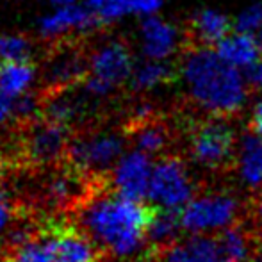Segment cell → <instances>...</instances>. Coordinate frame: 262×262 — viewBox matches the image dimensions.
Wrapping results in <instances>:
<instances>
[{
	"instance_id": "1",
	"label": "cell",
	"mask_w": 262,
	"mask_h": 262,
	"mask_svg": "<svg viewBox=\"0 0 262 262\" xmlns=\"http://www.w3.org/2000/svg\"><path fill=\"white\" fill-rule=\"evenodd\" d=\"M177 68L186 97L207 118L230 120L248 107L252 91L243 72L227 64L210 47H189Z\"/></svg>"
},
{
	"instance_id": "2",
	"label": "cell",
	"mask_w": 262,
	"mask_h": 262,
	"mask_svg": "<svg viewBox=\"0 0 262 262\" xmlns=\"http://www.w3.org/2000/svg\"><path fill=\"white\" fill-rule=\"evenodd\" d=\"M152 212L141 202L114 191L97 193L79 204L77 223L98 250L116 259H132L148 243Z\"/></svg>"
},
{
	"instance_id": "3",
	"label": "cell",
	"mask_w": 262,
	"mask_h": 262,
	"mask_svg": "<svg viewBox=\"0 0 262 262\" xmlns=\"http://www.w3.org/2000/svg\"><path fill=\"white\" fill-rule=\"evenodd\" d=\"M72 128L54 123L47 118L18 123V136L14 139L16 157L31 168H55L66 161L72 141Z\"/></svg>"
},
{
	"instance_id": "4",
	"label": "cell",
	"mask_w": 262,
	"mask_h": 262,
	"mask_svg": "<svg viewBox=\"0 0 262 262\" xmlns=\"http://www.w3.org/2000/svg\"><path fill=\"white\" fill-rule=\"evenodd\" d=\"M239 134L230 120L205 118L187 138V156L204 171H223L234 166Z\"/></svg>"
},
{
	"instance_id": "5",
	"label": "cell",
	"mask_w": 262,
	"mask_h": 262,
	"mask_svg": "<svg viewBox=\"0 0 262 262\" xmlns=\"http://www.w3.org/2000/svg\"><path fill=\"white\" fill-rule=\"evenodd\" d=\"M125 136L114 130H86L72 138L66 164L86 177L90 182L102 180L125 156Z\"/></svg>"
},
{
	"instance_id": "6",
	"label": "cell",
	"mask_w": 262,
	"mask_h": 262,
	"mask_svg": "<svg viewBox=\"0 0 262 262\" xmlns=\"http://www.w3.org/2000/svg\"><path fill=\"white\" fill-rule=\"evenodd\" d=\"M243 204L232 191L212 189L198 193L180 212L182 228L191 235H209L237 225Z\"/></svg>"
},
{
	"instance_id": "7",
	"label": "cell",
	"mask_w": 262,
	"mask_h": 262,
	"mask_svg": "<svg viewBox=\"0 0 262 262\" xmlns=\"http://www.w3.org/2000/svg\"><path fill=\"white\" fill-rule=\"evenodd\" d=\"M198 184L189 164L179 156H162L154 166L148 200L156 209L182 212L196 196Z\"/></svg>"
},
{
	"instance_id": "8",
	"label": "cell",
	"mask_w": 262,
	"mask_h": 262,
	"mask_svg": "<svg viewBox=\"0 0 262 262\" xmlns=\"http://www.w3.org/2000/svg\"><path fill=\"white\" fill-rule=\"evenodd\" d=\"M90 75V52L82 41L57 39L47 55L43 66V97L57 95L82 84Z\"/></svg>"
},
{
	"instance_id": "9",
	"label": "cell",
	"mask_w": 262,
	"mask_h": 262,
	"mask_svg": "<svg viewBox=\"0 0 262 262\" xmlns=\"http://www.w3.org/2000/svg\"><path fill=\"white\" fill-rule=\"evenodd\" d=\"M154 157L139 152V150H128L125 156L118 161L114 169L109 173V182L113 191L125 198L136 202L148 200L150 182H152Z\"/></svg>"
},
{
	"instance_id": "10",
	"label": "cell",
	"mask_w": 262,
	"mask_h": 262,
	"mask_svg": "<svg viewBox=\"0 0 262 262\" xmlns=\"http://www.w3.org/2000/svg\"><path fill=\"white\" fill-rule=\"evenodd\" d=\"M134 66L130 49L121 39L102 41L93 52H90V75L114 90L130 80Z\"/></svg>"
},
{
	"instance_id": "11",
	"label": "cell",
	"mask_w": 262,
	"mask_h": 262,
	"mask_svg": "<svg viewBox=\"0 0 262 262\" xmlns=\"http://www.w3.org/2000/svg\"><path fill=\"white\" fill-rule=\"evenodd\" d=\"M139 49L143 59L169 62L184 52V34L179 25L161 14L143 18L139 25Z\"/></svg>"
},
{
	"instance_id": "12",
	"label": "cell",
	"mask_w": 262,
	"mask_h": 262,
	"mask_svg": "<svg viewBox=\"0 0 262 262\" xmlns=\"http://www.w3.org/2000/svg\"><path fill=\"white\" fill-rule=\"evenodd\" d=\"M104 27L98 18L97 13L90 9L86 6H79V4H72V6L57 7L52 14H47L39 20V32L43 38L52 39H62L68 32L72 31H80L91 32L97 29Z\"/></svg>"
},
{
	"instance_id": "13",
	"label": "cell",
	"mask_w": 262,
	"mask_h": 262,
	"mask_svg": "<svg viewBox=\"0 0 262 262\" xmlns=\"http://www.w3.org/2000/svg\"><path fill=\"white\" fill-rule=\"evenodd\" d=\"M86 182L90 180L68 164L66 168H52L50 175L41 184L43 202L54 209L68 207L73 202L80 204L84 200L80 198V193Z\"/></svg>"
},
{
	"instance_id": "14",
	"label": "cell",
	"mask_w": 262,
	"mask_h": 262,
	"mask_svg": "<svg viewBox=\"0 0 262 262\" xmlns=\"http://www.w3.org/2000/svg\"><path fill=\"white\" fill-rule=\"evenodd\" d=\"M232 168L245 189L262 191V138L250 128L239 136Z\"/></svg>"
},
{
	"instance_id": "15",
	"label": "cell",
	"mask_w": 262,
	"mask_h": 262,
	"mask_svg": "<svg viewBox=\"0 0 262 262\" xmlns=\"http://www.w3.org/2000/svg\"><path fill=\"white\" fill-rule=\"evenodd\" d=\"M55 262H97L98 248L79 228H59L49 239Z\"/></svg>"
},
{
	"instance_id": "16",
	"label": "cell",
	"mask_w": 262,
	"mask_h": 262,
	"mask_svg": "<svg viewBox=\"0 0 262 262\" xmlns=\"http://www.w3.org/2000/svg\"><path fill=\"white\" fill-rule=\"evenodd\" d=\"M187 29L196 45L214 49L221 39L227 38L234 31V20L220 9L202 7L191 14Z\"/></svg>"
},
{
	"instance_id": "17",
	"label": "cell",
	"mask_w": 262,
	"mask_h": 262,
	"mask_svg": "<svg viewBox=\"0 0 262 262\" xmlns=\"http://www.w3.org/2000/svg\"><path fill=\"white\" fill-rule=\"evenodd\" d=\"M162 262H225L216 237L191 235L162 250Z\"/></svg>"
},
{
	"instance_id": "18",
	"label": "cell",
	"mask_w": 262,
	"mask_h": 262,
	"mask_svg": "<svg viewBox=\"0 0 262 262\" xmlns=\"http://www.w3.org/2000/svg\"><path fill=\"white\" fill-rule=\"evenodd\" d=\"M214 50L227 64L245 72L248 66H252L257 59L262 57V47L253 34L232 31L227 38H223Z\"/></svg>"
},
{
	"instance_id": "19",
	"label": "cell",
	"mask_w": 262,
	"mask_h": 262,
	"mask_svg": "<svg viewBox=\"0 0 262 262\" xmlns=\"http://www.w3.org/2000/svg\"><path fill=\"white\" fill-rule=\"evenodd\" d=\"M179 77V68L166 61L143 59L134 66L128 86L134 93H150L162 86H168Z\"/></svg>"
},
{
	"instance_id": "20",
	"label": "cell",
	"mask_w": 262,
	"mask_h": 262,
	"mask_svg": "<svg viewBox=\"0 0 262 262\" xmlns=\"http://www.w3.org/2000/svg\"><path fill=\"white\" fill-rule=\"evenodd\" d=\"M216 239L225 262H250L255 259V239L250 228L237 223L220 232Z\"/></svg>"
},
{
	"instance_id": "21",
	"label": "cell",
	"mask_w": 262,
	"mask_h": 262,
	"mask_svg": "<svg viewBox=\"0 0 262 262\" xmlns=\"http://www.w3.org/2000/svg\"><path fill=\"white\" fill-rule=\"evenodd\" d=\"M169 128L162 121L150 120L146 123L132 125L130 127V143L132 148L146 154L150 157L161 156L169 146Z\"/></svg>"
},
{
	"instance_id": "22",
	"label": "cell",
	"mask_w": 262,
	"mask_h": 262,
	"mask_svg": "<svg viewBox=\"0 0 262 262\" xmlns=\"http://www.w3.org/2000/svg\"><path fill=\"white\" fill-rule=\"evenodd\" d=\"M36 79V64L27 62H4L0 66V95L9 100L24 97L29 93Z\"/></svg>"
},
{
	"instance_id": "23",
	"label": "cell",
	"mask_w": 262,
	"mask_h": 262,
	"mask_svg": "<svg viewBox=\"0 0 262 262\" xmlns=\"http://www.w3.org/2000/svg\"><path fill=\"white\" fill-rule=\"evenodd\" d=\"M180 230H184L180 212L156 209L148 225V243L156 245L161 250H166L173 243H177Z\"/></svg>"
},
{
	"instance_id": "24",
	"label": "cell",
	"mask_w": 262,
	"mask_h": 262,
	"mask_svg": "<svg viewBox=\"0 0 262 262\" xmlns=\"http://www.w3.org/2000/svg\"><path fill=\"white\" fill-rule=\"evenodd\" d=\"M32 55V41L21 34H0V61L27 62Z\"/></svg>"
},
{
	"instance_id": "25",
	"label": "cell",
	"mask_w": 262,
	"mask_h": 262,
	"mask_svg": "<svg viewBox=\"0 0 262 262\" xmlns=\"http://www.w3.org/2000/svg\"><path fill=\"white\" fill-rule=\"evenodd\" d=\"M7 262H55V259L47 239L45 241L31 239L25 245L14 248Z\"/></svg>"
},
{
	"instance_id": "26",
	"label": "cell",
	"mask_w": 262,
	"mask_h": 262,
	"mask_svg": "<svg viewBox=\"0 0 262 262\" xmlns=\"http://www.w3.org/2000/svg\"><path fill=\"white\" fill-rule=\"evenodd\" d=\"M232 20H234V31L257 36L262 31V4H250Z\"/></svg>"
},
{
	"instance_id": "27",
	"label": "cell",
	"mask_w": 262,
	"mask_h": 262,
	"mask_svg": "<svg viewBox=\"0 0 262 262\" xmlns=\"http://www.w3.org/2000/svg\"><path fill=\"white\" fill-rule=\"evenodd\" d=\"M14 223H16V216H14L13 200L6 187L0 184V241H6Z\"/></svg>"
},
{
	"instance_id": "28",
	"label": "cell",
	"mask_w": 262,
	"mask_h": 262,
	"mask_svg": "<svg viewBox=\"0 0 262 262\" xmlns=\"http://www.w3.org/2000/svg\"><path fill=\"white\" fill-rule=\"evenodd\" d=\"M128 14H136L143 20L148 16H157L164 7V0H125Z\"/></svg>"
},
{
	"instance_id": "29",
	"label": "cell",
	"mask_w": 262,
	"mask_h": 262,
	"mask_svg": "<svg viewBox=\"0 0 262 262\" xmlns=\"http://www.w3.org/2000/svg\"><path fill=\"white\" fill-rule=\"evenodd\" d=\"M243 75H245V80L248 84L250 91H255L257 95H262V57L257 59L252 66H248L243 72Z\"/></svg>"
},
{
	"instance_id": "30",
	"label": "cell",
	"mask_w": 262,
	"mask_h": 262,
	"mask_svg": "<svg viewBox=\"0 0 262 262\" xmlns=\"http://www.w3.org/2000/svg\"><path fill=\"white\" fill-rule=\"evenodd\" d=\"M248 128L262 138V95H257L255 100L250 104Z\"/></svg>"
},
{
	"instance_id": "31",
	"label": "cell",
	"mask_w": 262,
	"mask_h": 262,
	"mask_svg": "<svg viewBox=\"0 0 262 262\" xmlns=\"http://www.w3.org/2000/svg\"><path fill=\"white\" fill-rule=\"evenodd\" d=\"M14 120L13 116V100H9L7 97L0 95V127L6 125L7 121Z\"/></svg>"
},
{
	"instance_id": "32",
	"label": "cell",
	"mask_w": 262,
	"mask_h": 262,
	"mask_svg": "<svg viewBox=\"0 0 262 262\" xmlns=\"http://www.w3.org/2000/svg\"><path fill=\"white\" fill-rule=\"evenodd\" d=\"M109 2H111V0H84V6L90 7V9L93 11V13L98 14Z\"/></svg>"
},
{
	"instance_id": "33",
	"label": "cell",
	"mask_w": 262,
	"mask_h": 262,
	"mask_svg": "<svg viewBox=\"0 0 262 262\" xmlns=\"http://www.w3.org/2000/svg\"><path fill=\"white\" fill-rule=\"evenodd\" d=\"M255 217H257V223H259V228L262 230V191L259 193L255 202Z\"/></svg>"
},
{
	"instance_id": "34",
	"label": "cell",
	"mask_w": 262,
	"mask_h": 262,
	"mask_svg": "<svg viewBox=\"0 0 262 262\" xmlns=\"http://www.w3.org/2000/svg\"><path fill=\"white\" fill-rule=\"evenodd\" d=\"M43 2H50L57 7H64V6H72V4H77V0H43Z\"/></svg>"
},
{
	"instance_id": "35",
	"label": "cell",
	"mask_w": 262,
	"mask_h": 262,
	"mask_svg": "<svg viewBox=\"0 0 262 262\" xmlns=\"http://www.w3.org/2000/svg\"><path fill=\"white\" fill-rule=\"evenodd\" d=\"M4 166H6V154H4L2 148H0V173H2Z\"/></svg>"
},
{
	"instance_id": "36",
	"label": "cell",
	"mask_w": 262,
	"mask_h": 262,
	"mask_svg": "<svg viewBox=\"0 0 262 262\" xmlns=\"http://www.w3.org/2000/svg\"><path fill=\"white\" fill-rule=\"evenodd\" d=\"M257 39H259V43H260V47H262V31L257 34Z\"/></svg>"
},
{
	"instance_id": "37",
	"label": "cell",
	"mask_w": 262,
	"mask_h": 262,
	"mask_svg": "<svg viewBox=\"0 0 262 262\" xmlns=\"http://www.w3.org/2000/svg\"><path fill=\"white\" fill-rule=\"evenodd\" d=\"M253 262H262V255H259V257H255V259H253Z\"/></svg>"
},
{
	"instance_id": "38",
	"label": "cell",
	"mask_w": 262,
	"mask_h": 262,
	"mask_svg": "<svg viewBox=\"0 0 262 262\" xmlns=\"http://www.w3.org/2000/svg\"><path fill=\"white\" fill-rule=\"evenodd\" d=\"M0 262H7V260H4V259H0Z\"/></svg>"
},
{
	"instance_id": "39",
	"label": "cell",
	"mask_w": 262,
	"mask_h": 262,
	"mask_svg": "<svg viewBox=\"0 0 262 262\" xmlns=\"http://www.w3.org/2000/svg\"><path fill=\"white\" fill-rule=\"evenodd\" d=\"M0 66H2V64H0Z\"/></svg>"
}]
</instances>
